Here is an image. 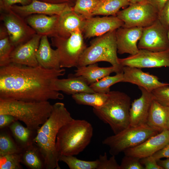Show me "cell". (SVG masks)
Returning <instances> with one entry per match:
<instances>
[{
	"instance_id": "cell-1",
	"label": "cell",
	"mask_w": 169,
	"mask_h": 169,
	"mask_svg": "<svg viewBox=\"0 0 169 169\" xmlns=\"http://www.w3.org/2000/svg\"><path fill=\"white\" fill-rule=\"evenodd\" d=\"M65 69H49L13 63L0 69V98L27 101L62 100L54 82L64 75Z\"/></svg>"
},
{
	"instance_id": "cell-2",
	"label": "cell",
	"mask_w": 169,
	"mask_h": 169,
	"mask_svg": "<svg viewBox=\"0 0 169 169\" xmlns=\"http://www.w3.org/2000/svg\"><path fill=\"white\" fill-rule=\"evenodd\" d=\"M74 119L64 104L57 102L53 105L51 115L37 131L33 142L38 146L44 161L46 169H60L59 158L56 149V139L60 129Z\"/></svg>"
},
{
	"instance_id": "cell-3",
	"label": "cell",
	"mask_w": 169,
	"mask_h": 169,
	"mask_svg": "<svg viewBox=\"0 0 169 169\" xmlns=\"http://www.w3.org/2000/svg\"><path fill=\"white\" fill-rule=\"evenodd\" d=\"M53 109L48 101H27L0 98V115L8 114L37 131L48 119Z\"/></svg>"
},
{
	"instance_id": "cell-4",
	"label": "cell",
	"mask_w": 169,
	"mask_h": 169,
	"mask_svg": "<svg viewBox=\"0 0 169 169\" xmlns=\"http://www.w3.org/2000/svg\"><path fill=\"white\" fill-rule=\"evenodd\" d=\"M93 135L92 126L86 120L74 119L65 124L57 137L56 147L59 156L79 154L90 143Z\"/></svg>"
},
{
	"instance_id": "cell-5",
	"label": "cell",
	"mask_w": 169,
	"mask_h": 169,
	"mask_svg": "<svg viewBox=\"0 0 169 169\" xmlns=\"http://www.w3.org/2000/svg\"><path fill=\"white\" fill-rule=\"evenodd\" d=\"M130 97L118 91H110L108 98L101 107L93 108L94 114L105 123L108 124L114 134L130 126Z\"/></svg>"
},
{
	"instance_id": "cell-6",
	"label": "cell",
	"mask_w": 169,
	"mask_h": 169,
	"mask_svg": "<svg viewBox=\"0 0 169 169\" xmlns=\"http://www.w3.org/2000/svg\"><path fill=\"white\" fill-rule=\"evenodd\" d=\"M116 30L110 31L91 40L90 45L82 54L77 67L105 61L116 69V74L123 73V67L120 64L117 55Z\"/></svg>"
},
{
	"instance_id": "cell-7",
	"label": "cell",
	"mask_w": 169,
	"mask_h": 169,
	"mask_svg": "<svg viewBox=\"0 0 169 169\" xmlns=\"http://www.w3.org/2000/svg\"><path fill=\"white\" fill-rule=\"evenodd\" d=\"M159 133L146 124L130 126L119 133L106 137L102 143L109 147L111 155L115 156L128 148L139 145Z\"/></svg>"
},
{
	"instance_id": "cell-8",
	"label": "cell",
	"mask_w": 169,
	"mask_h": 169,
	"mask_svg": "<svg viewBox=\"0 0 169 169\" xmlns=\"http://www.w3.org/2000/svg\"><path fill=\"white\" fill-rule=\"evenodd\" d=\"M82 32L79 29L73 32L67 38H52V45L56 48L60 68L77 67L79 59L87 46Z\"/></svg>"
},
{
	"instance_id": "cell-9",
	"label": "cell",
	"mask_w": 169,
	"mask_h": 169,
	"mask_svg": "<svg viewBox=\"0 0 169 169\" xmlns=\"http://www.w3.org/2000/svg\"><path fill=\"white\" fill-rule=\"evenodd\" d=\"M158 15L156 9L145 1L130 4L127 8L120 11L116 16L123 22V27L143 28L158 19Z\"/></svg>"
},
{
	"instance_id": "cell-10",
	"label": "cell",
	"mask_w": 169,
	"mask_h": 169,
	"mask_svg": "<svg viewBox=\"0 0 169 169\" xmlns=\"http://www.w3.org/2000/svg\"><path fill=\"white\" fill-rule=\"evenodd\" d=\"M0 12V20L3 22L10 41L15 47L27 42L36 33L23 18L11 9Z\"/></svg>"
},
{
	"instance_id": "cell-11",
	"label": "cell",
	"mask_w": 169,
	"mask_h": 169,
	"mask_svg": "<svg viewBox=\"0 0 169 169\" xmlns=\"http://www.w3.org/2000/svg\"><path fill=\"white\" fill-rule=\"evenodd\" d=\"M167 32L158 19L151 25L143 28L138 44L139 49L154 52L169 50Z\"/></svg>"
},
{
	"instance_id": "cell-12",
	"label": "cell",
	"mask_w": 169,
	"mask_h": 169,
	"mask_svg": "<svg viewBox=\"0 0 169 169\" xmlns=\"http://www.w3.org/2000/svg\"><path fill=\"white\" fill-rule=\"evenodd\" d=\"M120 64L125 66L139 68L169 67V50L154 52L139 49L134 55L124 58H119Z\"/></svg>"
},
{
	"instance_id": "cell-13",
	"label": "cell",
	"mask_w": 169,
	"mask_h": 169,
	"mask_svg": "<svg viewBox=\"0 0 169 169\" xmlns=\"http://www.w3.org/2000/svg\"><path fill=\"white\" fill-rule=\"evenodd\" d=\"M123 25L116 16H93L86 19L82 33L84 38H90L116 30Z\"/></svg>"
},
{
	"instance_id": "cell-14",
	"label": "cell",
	"mask_w": 169,
	"mask_h": 169,
	"mask_svg": "<svg viewBox=\"0 0 169 169\" xmlns=\"http://www.w3.org/2000/svg\"><path fill=\"white\" fill-rule=\"evenodd\" d=\"M72 7L67 3L53 4L38 0H32L28 4L26 5H14L10 9L24 19L33 14L60 15Z\"/></svg>"
},
{
	"instance_id": "cell-15",
	"label": "cell",
	"mask_w": 169,
	"mask_h": 169,
	"mask_svg": "<svg viewBox=\"0 0 169 169\" xmlns=\"http://www.w3.org/2000/svg\"><path fill=\"white\" fill-rule=\"evenodd\" d=\"M41 36L35 34L25 43L15 47L10 56V62L28 66L38 65L36 54Z\"/></svg>"
},
{
	"instance_id": "cell-16",
	"label": "cell",
	"mask_w": 169,
	"mask_h": 169,
	"mask_svg": "<svg viewBox=\"0 0 169 169\" xmlns=\"http://www.w3.org/2000/svg\"><path fill=\"white\" fill-rule=\"evenodd\" d=\"M169 142V130H165L152 136L139 145L128 148L125 155L141 159L153 156Z\"/></svg>"
},
{
	"instance_id": "cell-17",
	"label": "cell",
	"mask_w": 169,
	"mask_h": 169,
	"mask_svg": "<svg viewBox=\"0 0 169 169\" xmlns=\"http://www.w3.org/2000/svg\"><path fill=\"white\" fill-rule=\"evenodd\" d=\"M123 78L122 82H127L141 87L149 92L161 86L169 85L159 80L158 77L140 68L128 66L123 67Z\"/></svg>"
},
{
	"instance_id": "cell-18",
	"label": "cell",
	"mask_w": 169,
	"mask_h": 169,
	"mask_svg": "<svg viewBox=\"0 0 169 169\" xmlns=\"http://www.w3.org/2000/svg\"><path fill=\"white\" fill-rule=\"evenodd\" d=\"M143 28H126L123 26L116 30L115 35L117 53L122 54L125 53L134 55L139 49L137 42L140 40Z\"/></svg>"
},
{
	"instance_id": "cell-19",
	"label": "cell",
	"mask_w": 169,
	"mask_h": 169,
	"mask_svg": "<svg viewBox=\"0 0 169 169\" xmlns=\"http://www.w3.org/2000/svg\"><path fill=\"white\" fill-rule=\"evenodd\" d=\"M141 95L131 103L130 110V126H137L146 124L151 106L154 99L151 92L138 87Z\"/></svg>"
},
{
	"instance_id": "cell-20",
	"label": "cell",
	"mask_w": 169,
	"mask_h": 169,
	"mask_svg": "<svg viewBox=\"0 0 169 169\" xmlns=\"http://www.w3.org/2000/svg\"><path fill=\"white\" fill-rule=\"evenodd\" d=\"M86 19L75 12L73 7H71L59 15L55 37L67 38L77 30L82 32Z\"/></svg>"
},
{
	"instance_id": "cell-21",
	"label": "cell",
	"mask_w": 169,
	"mask_h": 169,
	"mask_svg": "<svg viewBox=\"0 0 169 169\" xmlns=\"http://www.w3.org/2000/svg\"><path fill=\"white\" fill-rule=\"evenodd\" d=\"M59 17L58 15L33 14L24 19L37 34L52 38L56 35Z\"/></svg>"
},
{
	"instance_id": "cell-22",
	"label": "cell",
	"mask_w": 169,
	"mask_h": 169,
	"mask_svg": "<svg viewBox=\"0 0 169 169\" xmlns=\"http://www.w3.org/2000/svg\"><path fill=\"white\" fill-rule=\"evenodd\" d=\"M48 37L42 36L37 52L36 57L38 65L49 69H59L60 60L56 49L51 47Z\"/></svg>"
},
{
	"instance_id": "cell-23",
	"label": "cell",
	"mask_w": 169,
	"mask_h": 169,
	"mask_svg": "<svg viewBox=\"0 0 169 169\" xmlns=\"http://www.w3.org/2000/svg\"><path fill=\"white\" fill-rule=\"evenodd\" d=\"M54 90L72 95L80 93L95 92L81 77L69 75L67 79H56L54 82Z\"/></svg>"
},
{
	"instance_id": "cell-24",
	"label": "cell",
	"mask_w": 169,
	"mask_h": 169,
	"mask_svg": "<svg viewBox=\"0 0 169 169\" xmlns=\"http://www.w3.org/2000/svg\"><path fill=\"white\" fill-rule=\"evenodd\" d=\"M169 106L163 105L155 100L152 102L146 124L160 132L167 130Z\"/></svg>"
},
{
	"instance_id": "cell-25",
	"label": "cell",
	"mask_w": 169,
	"mask_h": 169,
	"mask_svg": "<svg viewBox=\"0 0 169 169\" xmlns=\"http://www.w3.org/2000/svg\"><path fill=\"white\" fill-rule=\"evenodd\" d=\"M74 71L73 75L81 77L89 85L112 73H117L116 69L113 66L100 67L97 63L78 67Z\"/></svg>"
},
{
	"instance_id": "cell-26",
	"label": "cell",
	"mask_w": 169,
	"mask_h": 169,
	"mask_svg": "<svg viewBox=\"0 0 169 169\" xmlns=\"http://www.w3.org/2000/svg\"><path fill=\"white\" fill-rule=\"evenodd\" d=\"M9 127L16 142L22 149L33 143L37 131L24 127L18 120L12 123Z\"/></svg>"
},
{
	"instance_id": "cell-27",
	"label": "cell",
	"mask_w": 169,
	"mask_h": 169,
	"mask_svg": "<svg viewBox=\"0 0 169 169\" xmlns=\"http://www.w3.org/2000/svg\"><path fill=\"white\" fill-rule=\"evenodd\" d=\"M21 163L31 169H45L44 158L37 145L34 143L22 149Z\"/></svg>"
},
{
	"instance_id": "cell-28",
	"label": "cell",
	"mask_w": 169,
	"mask_h": 169,
	"mask_svg": "<svg viewBox=\"0 0 169 169\" xmlns=\"http://www.w3.org/2000/svg\"><path fill=\"white\" fill-rule=\"evenodd\" d=\"M72 97L78 104L90 106L96 109L104 104L108 98V93H80L73 95Z\"/></svg>"
},
{
	"instance_id": "cell-29",
	"label": "cell",
	"mask_w": 169,
	"mask_h": 169,
	"mask_svg": "<svg viewBox=\"0 0 169 169\" xmlns=\"http://www.w3.org/2000/svg\"><path fill=\"white\" fill-rule=\"evenodd\" d=\"M130 4L127 0H101L92 15L116 16L121 8Z\"/></svg>"
},
{
	"instance_id": "cell-30",
	"label": "cell",
	"mask_w": 169,
	"mask_h": 169,
	"mask_svg": "<svg viewBox=\"0 0 169 169\" xmlns=\"http://www.w3.org/2000/svg\"><path fill=\"white\" fill-rule=\"evenodd\" d=\"M15 47L12 44L7 31L3 25L0 27V66L10 63L11 54Z\"/></svg>"
},
{
	"instance_id": "cell-31",
	"label": "cell",
	"mask_w": 169,
	"mask_h": 169,
	"mask_svg": "<svg viewBox=\"0 0 169 169\" xmlns=\"http://www.w3.org/2000/svg\"><path fill=\"white\" fill-rule=\"evenodd\" d=\"M123 78V73L116 74L113 76L107 75L90 84V86L95 92L108 94L110 91V87L116 83L122 82Z\"/></svg>"
},
{
	"instance_id": "cell-32",
	"label": "cell",
	"mask_w": 169,
	"mask_h": 169,
	"mask_svg": "<svg viewBox=\"0 0 169 169\" xmlns=\"http://www.w3.org/2000/svg\"><path fill=\"white\" fill-rule=\"evenodd\" d=\"M59 161L65 163L70 169H97L99 161H87L80 160L74 156L61 155Z\"/></svg>"
},
{
	"instance_id": "cell-33",
	"label": "cell",
	"mask_w": 169,
	"mask_h": 169,
	"mask_svg": "<svg viewBox=\"0 0 169 169\" xmlns=\"http://www.w3.org/2000/svg\"><path fill=\"white\" fill-rule=\"evenodd\" d=\"M101 0H76L73 10L86 19L90 18Z\"/></svg>"
},
{
	"instance_id": "cell-34",
	"label": "cell",
	"mask_w": 169,
	"mask_h": 169,
	"mask_svg": "<svg viewBox=\"0 0 169 169\" xmlns=\"http://www.w3.org/2000/svg\"><path fill=\"white\" fill-rule=\"evenodd\" d=\"M22 149L9 135L2 132L0 135V156L13 153H20Z\"/></svg>"
},
{
	"instance_id": "cell-35",
	"label": "cell",
	"mask_w": 169,
	"mask_h": 169,
	"mask_svg": "<svg viewBox=\"0 0 169 169\" xmlns=\"http://www.w3.org/2000/svg\"><path fill=\"white\" fill-rule=\"evenodd\" d=\"M21 163V153L0 156V169H22Z\"/></svg>"
},
{
	"instance_id": "cell-36",
	"label": "cell",
	"mask_w": 169,
	"mask_h": 169,
	"mask_svg": "<svg viewBox=\"0 0 169 169\" xmlns=\"http://www.w3.org/2000/svg\"><path fill=\"white\" fill-rule=\"evenodd\" d=\"M154 99L161 105L169 106V85L161 86L151 92Z\"/></svg>"
},
{
	"instance_id": "cell-37",
	"label": "cell",
	"mask_w": 169,
	"mask_h": 169,
	"mask_svg": "<svg viewBox=\"0 0 169 169\" xmlns=\"http://www.w3.org/2000/svg\"><path fill=\"white\" fill-rule=\"evenodd\" d=\"M99 164L97 169H120V165L117 162L115 156L112 155L108 159L107 154L100 155L99 158Z\"/></svg>"
},
{
	"instance_id": "cell-38",
	"label": "cell",
	"mask_w": 169,
	"mask_h": 169,
	"mask_svg": "<svg viewBox=\"0 0 169 169\" xmlns=\"http://www.w3.org/2000/svg\"><path fill=\"white\" fill-rule=\"evenodd\" d=\"M120 169H144L140 159L133 156H125L120 165Z\"/></svg>"
},
{
	"instance_id": "cell-39",
	"label": "cell",
	"mask_w": 169,
	"mask_h": 169,
	"mask_svg": "<svg viewBox=\"0 0 169 169\" xmlns=\"http://www.w3.org/2000/svg\"><path fill=\"white\" fill-rule=\"evenodd\" d=\"M158 19L168 30L169 29V0H168L159 12Z\"/></svg>"
},
{
	"instance_id": "cell-40",
	"label": "cell",
	"mask_w": 169,
	"mask_h": 169,
	"mask_svg": "<svg viewBox=\"0 0 169 169\" xmlns=\"http://www.w3.org/2000/svg\"><path fill=\"white\" fill-rule=\"evenodd\" d=\"M32 0H0V12L7 11L16 4L26 5L30 4Z\"/></svg>"
},
{
	"instance_id": "cell-41",
	"label": "cell",
	"mask_w": 169,
	"mask_h": 169,
	"mask_svg": "<svg viewBox=\"0 0 169 169\" xmlns=\"http://www.w3.org/2000/svg\"><path fill=\"white\" fill-rule=\"evenodd\" d=\"M140 161L144 169H163L152 156L140 159Z\"/></svg>"
},
{
	"instance_id": "cell-42",
	"label": "cell",
	"mask_w": 169,
	"mask_h": 169,
	"mask_svg": "<svg viewBox=\"0 0 169 169\" xmlns=\"http://www.w3.org/2000/svg\"><path fill=\"white\" fill-rule=\"evenodd\" d=\"M17 120L13 116L8 114L0 115V128L9 126L12 123Z\"/></svg>"
},
{
	"instance_id": "cell-43",
	"label": "cell",
	"mask_w": 169,
	"mask_h": 169,
	"mask_svg": "<svg viewBox=\"0 0 169 169\" xmlns=\"http://www.w3.org/2000/svg\"><path fill=\"white\" fill-rule=\"evenodd\" d=\"M152 156L157 161L164 158H169V142Z\"/></svg>"
},
{
	"instance_id": "cell-44",
	"label": "cell",
	"mask_w": 169,
	"mask_h": 169,
	"mask_svg": "<svg viewBox=\"0 0 169 169\" xmlns=\"http://www.w3.org/2000/svg\"><path fill=\"white\" fill-rule=\"evenodd\" d=\"M168 0H146V1L153 6L159 12L161 10Z\"/></svg>"
},
{
	"instance_id": "cell-45",
	"label": "cell",
	"mask_w": 169,
	"mask_h": 169,
	"mask_svg": "<svg viewBox=\"0 0 169 169\" xmlns=\"http://www.w3.org/2000/svg\"><path fill=\"white\" fill-rule=\"evenodd\" d=\"M41 1L53 4L67 3L73 7L76 0H38Z\"/></svg>"
},
{
	"instance_id": "cell-46",
	"label": "cell",
	"mask_w": 169,
	"mask_h": 169,
	"mask_svg": "<svg viewBox=\"0 0 169 169\" xmlns=\"http://www.w3.org/2000/svg\"><path fill=\"white\" fill-rule=\"evenodd\" d=\"M157 163L163 169H169V158L163 160H159L157 161Z\"/></svg>"
},
{
	"instance_id": "cell-47",
	"label": "cell",
	"mask_w": 169,
	"mask_h": 169,
	"mask_svg": "<svg viewBox=\"0 0 169 169\" xmlns=\"http://www.w3.org/2000/svg\"><path fill=\"white\" fill-rule=\"evenodd\" d=\"M130 4L136 3L146 1V0H127Z\"/></svg>"
},
{
	"instance_id": "cell-48",
	"label": "cell",
	"mask_w": 169,
	"mask_h": 169,
	"mask_svg": "<svg viewBox=\"0 0 169 169\" xmlns=\"http://www.w3.org/2000/svg\"><path fill=\"white\" fill-rule=\"evenodd\" d=\"M167 37H168L169 43V29L168 30V32H167Z\"/></svg>"
},
{
	"instance_id": "cell-49",
	"label": "cell",
	"mask_w": 169,
	"mask_h": 169,
	"mask_svg": "<svg viewBox=\"0 0 169 169\" xmlns=\"http://www.w3.org/2000/svg\"><path fill=\"white\" fill-rule=\"evenodd\" d=\"M167 129L168 130H169V119L168 120L167 123Z\"/></svg>"
}]
</instances>
